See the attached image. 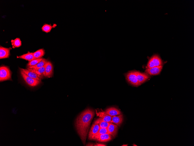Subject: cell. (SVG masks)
<instances>
[{
    "label": "cell",
    "instance_id": "obj_1",
    "mask_svg": "<svg viewBox=\"0 0 194 146\" xmlns=\"http://www.w3.org/2000/svg\"><path fill=\"white\" fill-rule=\"evenodd\" d=\"M94 115L93 110L88 109L82 112L77 119L75 126L77 132L85 144L89 128Z\"/></svg>",
    "mask_w": 194,
    "mask_h": 146
},
{
    "label": "cell",
    "instance_id": "obj_2",
    "mask_svg": "<svg viewBox=\"0 0 194 146\" xmlns=\"http://www.w3.org/2000/svg\"><path fill=\"white\" fill-rule=\"evenodd\" d=\"M12 74L9 67L7 66H2L0 67V81L11 80Z\"/></svg>",
    "mask_w": 194,
    "mask_h": 146
},
{
    "label": "cell",
    "instance_id": "obj_3",
    "mask_svg": "<svg viewBox=\"0 0 194 146\" xmlns=\"http://www.w3.org/2000/svg\"><path fill=\"white\" fill-rule=\"evenodd\" d=\"M125 76L127 81L131 85L135 87H138L141 85L138 80L136 71L129 72L126 74Z\"/></svg>",
    "mask_w": 194,
    "mask_h": 146
},
{
    "label": "cell",
    "instance_id": "obj_4",
    "mask_svg": "<svg viewBox=\"0 0 194 146\" xmlns=\"http://www.w3.org/2000/svg\"><path fill=\"white\" fill-rule=\"evenodd\" d=\"M163 63L161 59L157 55L153 56L149 60L147 65V68H151L155 67L163 66Z\"/></svg>",
    "mask_w": 194,
    "mask_h": 146
},
{
    "label": "cell",
    "instance_id": "obj_5",
    "mask_svg": "<svg viewBox=\"0 0 194 146\" xmlns=\"http://www.w3.org/2000/svg\"><path fill=\"white\" fill-rule=\"evenodd\" d=\"M20 74L27 84L31 87H35L40 84L41 81L33 78L28 76L22 70H20Z\"/></svg>",
    "mask_w": 194,
    "mask_h": 146
},
{
    "label": "cell",
    "instance_id": "obj_6",
    "mask_svg": "<svg viewBox=\"0 0 194 146\" xmlns=\"http://www.w3.org/2000/svg\"><path fill=\"white\" fill-rule=\"evenodd\" d=\"M20 70L30 77L38 81H41V78L40 76L37 74L33 69L28 68L27 69L20 68Z\"/></svg>",
    "mask_w": 194,
    "mask_h": 146
},
{
    "label": "cell",
    "instance_id": "obj_7",
    "mask_svg": "<svg viewBox=\"0 0 194 146\" xmlns=\"http://www.w3.org/2000/svg\"><path fill=\"white\" fill-rule=\"evenodd\" d=\"M136 72L138 80L140 85L147 81L150 77V75L146 73H141L136 71Z\"/></svg>",
    "mask_w": 194,
    "mask_h": 146
},
{
    "label": "cell",
    "instance_id": "obj_8",
    "mask_svg": "<svg viewBox=\"0 0 194 146\" xmlns=\"http://www.w3.org/2000/svg\"><path fill=\"white\" fill-rule=\"evenodd\" d=\"M11 48H6L1 46L0 47V59H3L9 57Z\"/></svg>",
    "mask_w": 194,
    "mask_h": 146
},
{
    "label": "cell",
    "instance_id": "obj_9",
    "mask_svg": "<svg viewBox=\"0 0 194 146\" xmlns=\"http://www.w3.org/2000/svg\"><path fill=\"white\" fill-rule=\"evenodd\" d=\"M53 67L51 62L47 61L45 65V76L47 78L52 77L53 74Z\"/></svg>",
    "mask_w": 194,
    "mask_h": 146
},
{
    "label": "cell",
    "instance_id": "obj_10",
    "mask_svg": "<svg viewBox=\"0 0 194 146\" xmlns=\"http://www.w3.org/2000/svg\"><path fill=\"white\" fill-rule=\"evenodd\" d=\"M99 124L94 123L92 125L89 134V138L90 140L93 139L100 129Z\"/></svg>",
    "mask_w": 194,
    "mask_h": 146
},
{
    "label": "cell",
    "instance_id": "obj_11",
    "mask_svg": "<svg viewBox=\"0 0 194 146\" xmlns=\"http://www.w3.org/2000/svg\"><path fill=\"white\" fill-rule=\"evenodd\" d=\"M112 139V136L109 133H106L95 136L93 139L101 142H106L111 140Z\"/></svg>",
    "mask_w": 194,
    "mask_h": 146
},
{
    "label": "cell",
    "instance_id": "obj_12",
    "mask_svg": "<svg viewBox=\"0 0 194 146\" xmlns=\"http://www.w3.org/2000/svg\"><path fill=\"white\" fill-rule=\"evenodd\" d=\"M163 66L155 67L150 69L147 68L145 72L150 75H156L159 74L161 71Z\"/></svg>",
    "mask_w": 194,
    "mask_h": 146
},
{
    "label": "cell",
    "instance_id": "obj_13",
    "mask_svg": "<svg viewBox=\"0 0 194 146\" xmlns=\"http://www.w3.org/2000/svg\"><path fill=\"white\" fill-rule=\"evenodd\" d=\"M118 126L112 123H111L107 127L108 133L113 137L117 135L118 131Z\"/></svg>",
    "mask_w": 194,
    "mask_h": 146
},
{
    "label": "cell",
    "instance_id": "obj_14",
    "mask_svg": "<svg viewBox=\"0 0 194 146\" xmlns=\"http://www.w3.org/2000/svg\"><path fill=\"white\" fill-rule=\"evenodd\" d=\"M123 117L122 115L112 116L111 123H113L118 126L120 127L123 122Z\"/></svg>",
    "mask_w": 194,
    "mask_h": 146
},
{
    "label": "cell",
    "instance_id": "obj_15",
    "mask_svg": "<svg viewBox=\"0 0 194 146\" xmlns=\"http://www.w3.org/2000/svg\"><path fill=\"white\" fill-rule=\"evenodd\" d=\"M105 114L111 116H116L121 114V112L118 110L114 107H111L107 109Z\"/></svg>",
    "mask_w": 194,
    "mask_h": 146
},
{
    "label": "cell",
    "instance_id": "obj_16",
    "mask_svg": "<svg viewBox=\"0 0 194 146\" xmlns=\"http://www.w3.org/2000/svg\"><path fill=\"white\" fill-rule=\"evenodd\" d=\"M17 58L28 61L29 62L35 59L33 56V53H30L29 52L26 54L17 56Z\"/></svg>",
    "mask_w": 194,
    "mask_h": 146
},
{
    "label": "cell",
    "instance_id": "obj_17",
    "mask_svg": "<svg viewBox=\"0 0 194 146\" xmlns=\"http://www.w3.org/2000/svg\"><path fill=\"white\" fill-rule=\"evenodd\" d=\"M112 117V116L105 114L103 116L97 120L94 123L98 124L99 122L102 121L111 123Z\"/></svg>",
    "mask_w": 194,
    "mask_h": 146
},
{
    "label": "cell",
    "instance_id": "obj_18",
    "mask_svg": "<svg viewBox=\"0 0 194 146\" xmlns=\"http://www.w3.org/2000/svg\"><path fill=\"white\" fill-rule=\"evenodd\" d=\"M47 61L46 59H43L41 61L36 65L28 67V68L35 69H39L44 66L46 64Z\"/></svg>",
    "mask_w": 194,
    "mask_h": 146
},
{
    "label": "cell",
    "instance_id": "obj_19",
    "mask_svg": "<svg viewBox=\"0 0 194 146\" xmlns=\"http://www.w3.org/2000/svg\"><path fill=\"white\" fill-rule=\"evenodd\" d=\"M45 65H46L44 67L39 69H33L37 74L40 76L41 79L44 76H45Z\"/></svg>",
    "mask_w": 194,
    "mask_h": 146
},
{
    "label": "cell",
    "instance_id": "obj_20",
    "mask_svg": "<svg viewBox=\"0 0 194 146\" xmlns=\"http://www.w3.org/2000/svg\"><path fill=\"white\" fill-rule=\"evenodd\" d=\"M45 52L43 49H41L33 53V56L35 59L41 58L44 54Z\"/></svg>",
    "mask_w": 194,
    "mask_h": 146
},
{
    "label": "cell",
    "instance_id": "obj_21",
    "mask_svg": "<svg viewBox=\"0 0 194 146\" xmlns=\"http://www.w3.org/2000/svg\"><path fill=\"white\" fill-rule=\"evenodd\" d=\"M12 44L13 48L20 47L22 45L21 41L19 38H16L11 41Z\"/></svg>",
    "mask_w": 194,
    "mask_h": 146
},
{
    "label": "cell",
    "instance_id": "obj_22",
    "mask_svg": "<svg viewBox=\"0 0 194 146\" xmlns=\"http://www.w3.org/2000/svg\"><path fill=\"white\" fill-rule=\"evenodd\" d=\"M53 28V26L50 25L45 24L42 28V30L43 32L47 33L50 32Z\"/></svg>",
    "mask_w": 194,
    "mask_h": 146
},
{
    "label": "cell",
    "instance_id": "obj_23",
    "mask_svg": "<svg viewBox=\"0 0 194 146\" xmlns=\"http://www.w3.org/2000/svg\"><path fill=\"white\" fill-rule=\"evenodd\" d=\"M43 58L35 59L31 61H29L28 63L27 66L28 67L32 66L37 64L38 63L41 61Z\"/></svg>",
    "mask_w": 194,
    "mask_h": 146
},
{
    "label": "cell",
    "instance_id": "obj_24",
    "mask_svg": "<svg viewBox=\"0 0 194 146\" xmlns=\"http://www.w3.org/2000/svg\"><path fill=\"white\" fill-rule=\"evenodd\" d=\"M106 133H108L107 128H100L98 132L97 133L94 137Z\"/></svg>",
    "mask_w": 194,
    "mask_h": 146
},
{
    "label": "cell",
    "instance_id": "obj_25",
    "mask_svg": "<svg viewBox=\"0 0 194 146\" xmlns=\"http://www.w3.org/2000/svg\"><path fill=\"white\" fill-rule=\"evenodd\" d=\"M111 123L102 121L99 122L98 124L100 125V128H107Z\"/></svg>",
    "mask_w": 194,
    "mask_h": 146
},
{
    "label": "cell",
    "instance_id": "obj_26",
    "mask_svg": "<svg viewBox=\"0 0 194 146\" xmlns=\"http://www.w3.org/2000/svg\"><path fill=\"white\" fill-rule=\"evenodd\" d=\"M94 146H106V145L105 144L102 143H97L95 144Z\"/></svg>",
    "mask_w": 194,
    "mask_h": 146
},
{
    "label": "cell",
    "instance_id": "obj_27",
    "mask_svg": "<svg viewBox=\"0 0 194 146\" xmlns=\"http://www.w3.org/2000/svg\"><path fill=\"white\" fill-rule=\"evenodd\" d=\"M86 146H93V145L91 143L87 145Z\"/></svg>",
    "mask_w": 194,
    "mask_h": 146
},
{
    "label": "cell",
    "instance_id": "obj_28",
    "mask_svg": "<svg viewBox=\"0 0 194 146\" xmlns=\"http://www.w3.org/2000/svg\"><path fill=\"white\" fill-rule=\"evenodd\" d=\"M122 146H128V145H122Z\"/></svg>",
    "mask_w": 194,
    "mask_h": 146
}]
</instances>
